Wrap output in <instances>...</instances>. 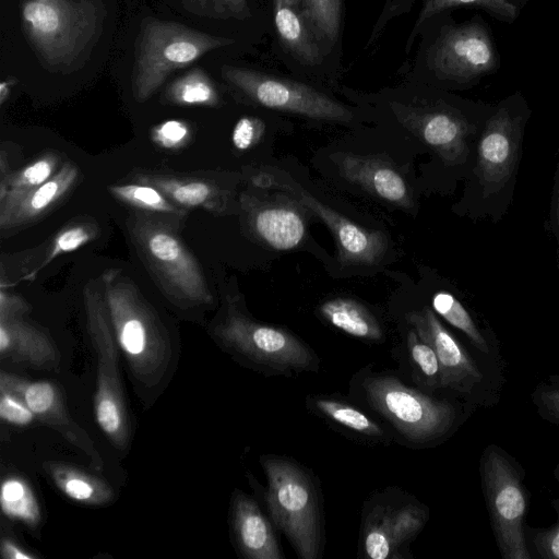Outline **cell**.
<instances>
[{"mask_svg":"<svg viewBox=\"0 0 559 559\" xmlns=\"http://www.w3.org/2000/svg\"><path fill=\"white\" fill-rule=\"evenodd\" d=\"M349 392L355 401L386 421L414 447L442 439L456 420L450 402L412 388L391 372L361 369L354 376Z\"/></svg>","mask_w":559,"mask_h":559,"instance_id":"cell-2","label":"cell"},{"mask_svg":"<svg viewBox=\"0 0 559 559\" xmlns=\"http://www.w3.org/2000/svg\"><path fill=\"white\" fill-rule=\"evenodd\" d=\"M483 488L497 545L504 559H530L523 524L526 496L519 473L501 450L488 447L481 460Z\"/></svg>","mask_w":559,"mask_h":559,"instance_id":"cell-11","label":"cell"},{"mask_svg":"<svg viewBox=\"0 0 559 559\" xmlns=\"http://www.w3.org/2000/svg\"><path fill=\"white\" fill-rule=\"evenodd\" d=\"M267 480L265 503L275 527L299 559H320L324 547L322 497L307 468L283 455L260 457Z\"/></svg>","mask_w":559,"mask_h":559,"instance_id":"cell-3","label":"cell"},{"mask_svg":"<svg viewBox=\"0 0 559 559\" xmlns=\"http://www.w3.org/2000/svg\"><path fill=\"white\" fill-rule=\"evenodd\" d=\"M167 102L179 106L215 107L219 104V94L207 73L193 68L173 81L164 93Z\"/></svg>","mask_w":559,"mask_h":559,"instance_id":"cell-27","label":"cell"},{"mask_svg":"<svg viewBox=\"0 0 559 559\" xmlns=\"http://www.w3.org/2000/svg\"><path fill=\"white\" fill-rule=\"evenodd\" d=\"M191 134L190 127L181 120H166L155 126L152 138L164 148H178L186 144Z\"/></svg>","mask_w":559,"mask_h":559,"instance_id":"cell-36","label":"cell"},{"mask_svg":"<svg viewBox=\"0 0 559 559\" xmlns=\"http://www.w3.org/2000/svg\"><path fill=\"white\" fill-rule=\"evenodd\" d=\"M222 75L263 107L319 120L345 122L352 119L346 107L308 85L230 66L223 67Z\"/></svg>","mask_w":559,"mask_h":559,"instance_id":"cell-13","label":"cell"},{"mask_svg":"<svg viewBox=\"0 0 559 559\" xmlns=\"http://www.w3.org/2000/svg\"><path fill=\"white\" fill-rule=\"evenodd\" d=\"M99 281L116 340L133 374L145 384L155 383L169 358L163 326L134 283L120 270L105 271Z\"/></svg>","mask_w":559,"mask_h":559,"instance_id":"cell-4","label":"cell"},{"mask_svg":"<svg viewBox=\"0 0 559 559\" xmlns=\"http://www.w3.org/2000/svg\"><path fill=\"white\" fill-rule=\"evenodd\" d=\"M305 19L314 37L334 43L341 23V0H300Z\"/></svg>","mask_w":559,"mask_h":559,"instance_id":"cell-34","label":"cell"},{"mask_svg":"<svg viewBox=\"0 0 559 559\" xmlns=\"http://www.w3.org/2000/svg\"><path fill=\"white\" fill-rule=\"evenodd\" d=\"M557 263H558V270H559V247H557Z\"/></svg>","mask_w":559,"mask_h":559,"instance_id":"cell-46","label":"cell"},{"mask_svg":"<svg viewBox=\"0 0 559 559\" xmlns=\"http://www.w3.org/2000/svg\"><path fill=\"white\" fill-rule=\"evenodd\" d=\"M0 355L33 368L53 369L59 364L53 340L23 317L0 316Z\"/></svg>","mask_w":559,"mask_h":559,"instance_id":"cell-19","label":"cell"},{"mask_svg":"<svg viewBox=\"0 0 559 559\" xmlns=\"http://www.w3.org/2000/svg\"><path fill=\"white\" fill-rule=\"evenodd\" d=\"M56 487L68 498L88 506H103L114 499V490L104 479L64 462L43 464Z\"/></svg>","mask_w":559,"mask_h":559,"instance_id":"cell-23","label":"cell"},{"mask_svg":"<svg viewBox=\"0 0 559 559\" xmlns=\"http://www.w3.org/2000/svg\"><path fill=\"white\" fill-rule=\"evenodd\" d=\"M230 519L240 554L248 559H284L275 525L257 501L240 490L231 498Z\"/></svg>","mask_w":559,"mask_h":559,"instance_id":"cell-18","label":"cell"},{"mask_svg":"<svg viewBox=\"0 0 559 559\" xmlns=\"http://www.w3.org/2000/svg\"><path fill=\"white\" fill-rule=\"evenodd\" d=\"M476 5L493 19L512 24L520 14V8L511 0H425L416 27L437 14L459 7Z\"/></svg>","mask_w":559,"mask_h":559,"instance_id":"cell-32","label":"cell"},{"mask_svg":"<svg viewBox=\"0 0 559 559\" xmlns=\"http://www.w3.org/2000/svg\"><path fill=\"white\" fill-rule=\"evenodd\" d=\"M225 10L233 15L246 17L249 15V9L246 0H216Z\"/></svg>","mask_w":559,"mask_h":559,"instance_id":"cell-44","label":"cell"},{"mask_svg":"<svg viewBox=\"0 0 559 559\" xmlns=\"http://www.w3.org/2000/svg\"><path fill=\"white\" fill-rule=\"evenodd\" d=\"M128 226L141 255L170 297L187 305L213 301L199 262L169 225L142 212L132 215Z\"/></svg>","mask_w":559,"mask_h":559,"instance_id":"cell-8","label":"cell"},{"mask_svg":"<svg viewBox=\"0 0 559 559\" xmlns=\"http://www.w3.org/2000/svg\"><path fill=\"white\" fill-rule=\"evenodd\" d=\"M22 26L45 66H70L94 38L99 12L92 0H23Z\"/></svg>","mask_w":559,"mask_h":559,"instance_id":"cell-6","label":"cell"},{"mask_svg":"<svg viewBox=\"0 0 559 559\" xmlns=\"http://www.w3.org/2000/svg\"><path fill=\"white\" fill-rule=\"evenodd\" d=\"M307 405L329 421L355 435L379 441L388 438L386 431L372 416L345 400L311 395L307 399Z\"/></svg>","mask_w":559,"mask_h":559,"instance_id":"cell-25","label":"cell"},{"mask_svg":"<svg viewBox=\"0 0 559 559\" xmlns=\"http://www.w3.org/2000/svg\"><path fill=\"white\" fill-rule=\"evenodd\" d=\"M1 556L4 559H34L36 558L33 554H29L22 548L17 543L11 538H2L1 540Z\"/></svg>","mask_w":559,"mask_h":559,"instance_id":"cell-43","label":"cell"},{"mask_svg":"<svg viewBox=\"0 0 559 559\" xmlns=\"http://www.w3.org/2000/svg\"><path fill=\"white\" fill-rule=\"evenodd\" d=\"M138 180L155 187L167 199L182 209L203 206L214 210L219 199L217 188L201 179L141 175Z\"/></svg>","mask_w":559,"mask_h":559,"instance_id":"cell-26","label":"cell"},{"mask_svg":"<svg viewBox=\"0 0 559 559\" xmlns=\"http://www.w3.org/2000/svg\"><path fill=\"white\" fill-rule=\"evenodd\" d=\"M59 157L47 153L14 173L1 174L0 200L25 193L50 179L58 171Z\"/></svg>","mask_w":559,"mask_h":559,"instance_id":"cell-29","label":"cell"},{"mask_svg":"<svg viewBox=\"0 0 559 559\" xmlns=\"http://www.w3.org/2000/svg\"><path fill=\"white\" fill-rule=\"evenodd\" d=\"M264 132V123L255 117L240 118L233 130L231 141L234 146L239 151L252 147L262 136Z\"/></svg>","mask_w":559,"mask_h":559,"instance_id":"cell-38","label":"cell"},{"mask_svg":"<svg viewBox=\"0 0 559 559\" xmlns=\"http://www.w3.org/2000/svg\"><path fill=\"white\" fill-rule=\"evenodd\" d=\"M535 545L543 557L559 559V523L550 530L539 532Z\"/></svg>","mask_w":559,"mask_h":559,"instance_id":"cell-39","label":"cell"},{"mask_svg":"<svg viewBox=\"0 0 559 559\" xmlns=\"http://www.w3.org/2000/svg\"><path fill=\"white\" fill-rule=\"evenodd\" d=\"M537 397L542 407L559 421V388L543 389Z\"/></svg>","mask_w":559,"mask_h":559,"instance_id":"cell-42","label":"cell"},{"mask_svg":"<svg viewBox=\"0 0 559 559\" xmlns=\"http://www.w3.org/2000/svg\"><path fill=\"white\" fill-rule=\"evenodd\" d=\"M213 335L234 356L266 376L293 377L320 369L317 354L297 335L253 320L231 300Z\"/></svg>","mask_w":559,"mask_h":559,"instance_id":"cell-5","label":"cell"},{"mask_svg":"<svg viewBox=\"0 0 559 559\" xmlns=\"http://www.w3.org/2000/svg\"><path fill=\"white\" fill-rule=\"evenodd\" d=\"M97 234L94 225L87 223L72 224L59 231L41 264H48L55 258L74 251L92 241Z\"/></svg>","mask_w":559,"mask_h":559,"instance_id":"cell-35","label":"cell"},{"mask_svg":"<svg viewBox=\"0 0 559 559\" xmlns=\"http://www.w3.org/2000/svg\"><path fill=\"white\" fill-rule=\"evenodd\" d=\"M2 513L12 520L35 527L40 521V509L34 491L26 480L9 476L2 480L0 490Z\"/></svg>","mask_w":559,"mask_h":559,"instance_id":"cell-28","label":"cell"},{"mask_svg":"<svg viewBox=\"0 0 559 559\" xmlns=\"http://www.w3.org/2000/svg\"><path fill=\"white\" fill-rule=\"evenodd\" d=\"M13 79H5L0 83V103L3 104L10 96L11 88L14 84Z\"/></svg>","mask_w":559,"mask_h":559,"instance_id":"cell-45","label":"cell"},{"mask_svg":"<svg viewBox=\"0 0 559 559\" xmlns=\"http://www.w3.org/2000/svg\"><path fill=\"white\" fill-rule=\"evenodd\" d=\"M319 312L331 325L354 337L368 342L383 340V330L377 318L355 299H329L319 307Z\"/></svg>","mask_w":559,"mask_h":559,"instance_id":"cell-24","label":"cell"},{"mask_svg":"<svg viewBox=\"0 0 559 559\" xmlns=\"http://www.w3.org/2000/svg\"><path fill=\"white\" fill-rule=\"evenodd\" d=\"M546 228L554 236L559 247V147L555 173L554 189L551 193L550 209L546 221Z\"/></svg>","mask_w":559,"mask_h":559,"instance_id":"cell-40","label":"cell"},{"mask_svg":"<svg viewBox=\"0 0 559 559\" xmlns=\"http://www.w3.org/2000/svg\"><path fill=\"white\" fill-rule=\"evenodd\" d=\"M29 310V305L19 296L0 292V316L23 317Z\"/></svg>","mask_w":559,"mask_h":559,"instance_id":"cell-41","label":"cell"},{"mask_svg":"<svg viewBox=\"0 0 559 559\" xmlns=\"http://www.w3.org/2000/svg\"><path fill=\"white\" fill-rule=\"evenodd\" d=\"M0 389L20 397L36 419L45 423L81 450L91 465L102 471L103 459L90 436L68 414L61 393L49 381H29L2 370Z\"/></svg>","mask_w":559,"mask_h":559,"instance_id":"cell-14","label":"cell"},{"mask_svg":"<svg viewBox=\"0 0 559 559\" xmlns=\"http://www.w3.org/2000/svg\"><path fill=\"white\" fill-rule=\"evenodd\" d=\"M406 344L416 379L426 390L441 389V369L432 347L414 329L407 333Z\"/></svg>","mask_w":559,"mask_h":559,"instance_id":"cell-33","label":"cell"},{"mask_svg":"<svg viewBox=\"0 0 559 559\" xmlns=\"http://www.w3.org/2000/svg\"><path fill=\"white\" fill-rule=\"evenodd\" d=\"M431 307L447 322L463 332L476 348L483 353L489 352L485 335L455 295L447 290H439L432 296Z\"/></svg>","mask_w":559,"mask_h":559,"instance_id":"cell-31","label":"cell"},{"mask_svg":"<svg viewBox=\"0 0 559 559\" xmlns=\"http://www.w3.org/2000/svg\"><path fill=\"white\" fill-rule=\"evenodd\" d=\"M283 187L312 211L332 231L337 247V258L345 264L371 265L378 263L388 248V239L379 230L366 229L318 201L299 186Z\"/></svg>","mask_w":559,"mask_h":559,"instance_id":"cell-16","label":"cell"},{"mask_svg":"<svg viewBox=\"0 0 559 559\" xmlns=\"http://www.w3.org/2000/svg\"><path fill=\"white\" fill-rule=\"evenodd\" d=\"M79 174L74 164L66 163L43 185L20 195L1 199V231L20 228L40 218L71 191Z\"/></svg>","mask_w":559,"mask_h":559,"instance_id":"cell-17","label":"cell"},{"mask_svg":"<svg viewBox=\"0 0 559 559\" xmlns=\"http://www.w3.org/2000/svg\"><path fill=\"white\" fill-rule=\"evenodd\" d=\"M109 191L126 204L146 213H160L182 217L186 211L166 198L158 189L147 183H123L109 187Z\"/></svg>","mask_w":559,"mask_h":559,"instance_id":"cell-30","label":"cell"},{"mask_svg":"<svg viewBox=\"0 0 559 559\" xmlns=\"http://www.w3.org/2000/svg\"><path fill=\"white\" fill-rule=\"evenodd\" d=\"M342 174L372 195L396 206L413 204L407 183L401 174L377 157L344 155L340 160Z\"/></svg>","mask_w":559,"mask_h":559,"instance_id":"cell-20","label":"cell"},{"mask_svg":"<svg viewBox=\"0 0 559 559\" xmlns=\"http://www.w3.org/2000/svg\"><path fill=\"white\" fill-rule=\"evenodd\" d=\"M419 337L435 350L441 369V386L459 393H469L483 373L462 344L440 322L436 312L425 306L406 316Z\"/></svg>","mask_w":559,"mask_h":559,"instance_id":"cell-15","label":"cell"},{"mask_svg":"<svg viewBox=\"0 0 559 559\" xmlns=\"http://www.w3.org/2000/svg\"><path fill=\"white\" fill-rule=\"evenodd\" d=\"M251 226L257 236L275 250H290L304 239L306 224L293 206L266 203L251 212Z\"/></svg>","mask_w":559,"mask_h":559,"instance_id":"cell-21","label":"cell"},{"mask_svg":"<svg viewBox=\"0 0 559 559\" xmlns=\"http://www.w3.org/2000/svg\"><path fill=\"white\" fill-rule=\"evenodd\" d=\"M532 109L521 92L493 105L476 146L474 167L464 197L472 217L498 224L509 212L523 155Z\"/></svg>","mask_w":559,"mask_h":559,"instance_id":"cell-1","label":"cell"},{"mask_svg":"<svg viewBox=\"0 0 559 559\" xmlns=\"http://www.w3.org/2000/svg\"><path fill=\"white\" fill-rule=\"evenodd\" d=\"M556 474H557V477L559 479V468L557 469Z\"/></svg>","mask_w":559,"mask_h":559,"instance_id":"cell-47","label":"cell"},{"mask_svg":"<svg viewBox=\"0 0 559 559\" xmlns=\"http://www.w3.org/2000/svg\"><path fill=\"white\" fill-rule=\"evenodd\" d=\"M428 519L429 509L416 498L397 490L379 493L365 506L360 556L370 559L403 557Z\"/></svg>","mask_w":559,"mask_h":559,"instance_id":"cell-12","label":"cell"},{"mask_svg":"<svg viewBox=\"0 0 559 559\" xmlns=\"http://www.w3.org/2000/svg\"><path fill=\"white\" fill-rule=\"evenodd\" d=\"M231 43V39L202 33L176 22L147 20L135 46L132 76L135 99L145 102L174 71Z\"/></svg>","mask_w":559,"mask_h":559,"instance_id":"cell-7","label":"cell"},{"mask_svg":"<svg viewBox=\"0 0 559 559\" xmlns=\"http://www.w3.org/2000/svg\"><path fill=\"white\" fill-rule=\"evenodd\" d=\"M87 330L97 355L94 409L98 426L110 442L123 449L129 438L128 418L118 372V342L106 309L100 281L83 292Z\"/></svg>","mask_w":559,"mask_h":559,"instance_id":"cell-9","label":"cell"},{"mask_svg":"<svg viewBox=\"0 0 559 559\" xmlns=\"http://www.w3.org/2000/svg\"><path fill=\"white\" fill-rule=\"evenodd\" d=\"M433 74L459 86H473L495 74L501 64L500 53L488 24L476 16L443 28L428 51Z\"/></svg>","mask_w":559,"mask_h":559,"instance_id":"cell-10","label":"cell"},{"mask_svg":"<svg viewBox=\"0 0 559 559\" xmlns=\"http://www.w3.org/2000/svg\"><path fill=\"white\" fill-rule=\"evenodd\" d=\"M0 417L2 420L25 426L35 418L33 412L22 402V400L12 393L0 389Z\"/></svg>","mask_w":559,"mask_h":559,"instance_id":"cell-37","label":"cell"},{"mask_svg":"<svg viewBox=\"0 0 559 559\" xmlns=\"http://www.w3.org/2000/svg\"><path fill=\"white\" fill-rule=\"evenodd\" d=\"M274 23L282 44L307 64L321 60L317 38L308 26L300 0H273Z\"/></svg>","mask_w":559,"mask_h":559,"instance_id":"cell-22","label":"cell"}]
</instances>
